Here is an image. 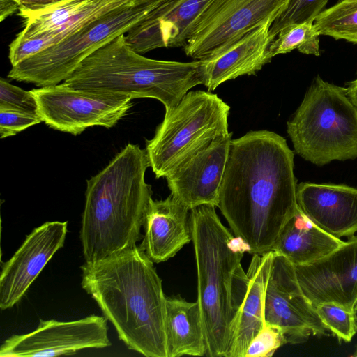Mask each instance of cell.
Returning a JSON list of instances; mask_svg holds the SVG:
<instances>
[{
  "instance_id": "cell-1",
  "label": "cell",
  "mask_w": 357,
  "mask_h": 357,
  "mask_svg": "<svg viewBox=\"0 0 357 357\" xmlns=\"http://www.w3.org/2000/svg\"><path fill=\"white\" fill-rule=\"evenodd\" d=\"M294 166L293 151L274 132L231 139L218 207L252 255L273 250L298 208Z\"/></svg>"
},
{
  "instance_id": "cell-2",
  "label": "cell",
  "mask_w": 357,
  "mask_h": 357,
  "mask_svg": "<svg viewBox=\"0 0 357 357\" xmlns=\"http://www.w3.org/2000/svg\"><path fill=\"white\" fill-rule=\"evenodd\" d=\"M82 287L127 347L146 357H168L166 299L153 261L136 245L81 266Z\"/></svg>"
},
{
  "instance_id": "cell-3",
  "label": "cell",
  "mask_w": 357,
  "mask_h": 357,
  "mask_svg": "<svg viewBox=\"0 0 357 357\" xmlns=\"http://www.w3.org/2000/svg\"><path fill=\"white\" fill-rule=\"evenodd\" d=\"M146 149L127 144L98 174L86 181L79 238L86 263L131 248L141 238L151 186Z\"/></svg>"
},
{
  "instance_id": "cell-4",
  "label": "cell",
  "mask_w": 357,
  "mask_h": 357,
  "mask_svg": "<svg viewBox=\"0 0 357 357\" xmlns=\"http://www.w3.org/2000/svg\"><path fill=\"white\" fill-rule=\"evenodd\" d=\"M197 273V303L211 357H226L248 284L241 260L248 248L223 225L213 205L190 210Z\"/></svg>"
},
{
  "instance_id": "cell-5",
  "label": "cell",
  "mask_w": 357,
  "mask_h": 357,
  "mask_svg": "<svg viewBox=\"0 0 357 357\" xmlns=\"http://www.w3.org/2000/svg\"><path fill=\"white\" fill-rule=\"evenodd\" d=\"M79 90L151 98L167 112L188 92L202 84L199 60L190 62L146 58L133 50L121 34L84 59L66 79Z\"/></svg>"
},
{
  "instance_id": "cell-6",
  "label": "cell",
  "mask_w": 357,
  "mask_h": 357,
  "mask_svg": "<svg viewBox=\"0 0 357 357\" xmlns=\"http://www.w3.org/2000/svg\"><path fill=\"white\" fill-rule=\"evenodd\" d=\"M296 153L317 165L357 158V107L347 89L314 79L287 122Z\"/></svg>"
},
{
  "instance_id": "cell-7",
  "label": "cell",
  "mask_w": 357,
  "mask_h": 357,
  "mask_svg": "<svg viewBox=\"0 0 357 357\" xmlns=\"http://www.w3.org/2000/svg\"><path fill=\"white\" fill-rule=\"evenodd\" d=\"M230 107L217 94L202 90L188 92L165 112L146 151L155 177L166 178L178 166L220 136L229 134Z\"/></svg>"
},
{
  "instance_id": "cell-8",
  "label": "cell",
  "mask_w": 357,
  "mask_h": 357,
  "mask_svg": "<svg viewBox=\"0 0 357 357\" xmlns=\"http://www.w3.org/2000/svg\"><path fill=\"white\" fill-rule=\"evenodd\" d=\"M162 0H130L96 17L59 43L27 58L12 68L8 77L38 86L59 84L91 54L126 34Z\"/></svg>"
},
{
  "instance_id": "cell-9",
  "label": "cell",
  "mask_w": 357,
  "mask_h": 357,
  "mask_svg": "<svg viewBox=\"0 0 357 357\" xmlns=\"http://www.w3.org/2000/svg\"><path fill=\"white\" fill-rule=\"evenodd\" d=\"M31 91L42 121L73 135L89 127H113L130 109L133 99L124 94L75 89L63 83Z\"/></svg>"
},
{
  "instance_id": "cell-10",
  "label": "cell",
  "mask_w": 357,
  "mask_h": 357,
  "mask_svg": "<svg viewBox=\"0 0 357 357\" xmlns=\"http://www.w3.org/2000/svg\"><path fill=\"white\" fill-rule=\"evenodd\" d=\"M286 0H210L197 16L183 50L195 60L220 52L245 33L273 22Z\"/></svg>"
},
{
  "instance_id": "cell-11",
  "label": "cell",
  "mask_w": 357,
  "mask_h": 357,
  "mask_svg": "<svg viewBox=\"0 0 357 357\" xmlns=\"http://www.w3.org/2000/svg\"><path fill=\"white\" fill-rule=\"evenodd\" d=\"M265 324L278 327L286 342L299 344L311 336H326L328 329L303 294L294 265L274 252L264 299Z\"/></svg>"
},
{
  "instance_id": "cell-12",
  "label": "cell",
  "mask_w": 357,
  "mask_h": 357,
  "mask_svg": "<svg viewBox=\"0 0 357 357\" xmlns=\"http://www.w3.org/2000/svg\"><path fill=\"white\" fill-rule=\"evenodd\" d=\"M110 345L105 317L91 314L70 321L40 319L32 332L6 339L0 347V356L73 355L82 349H102Z\"/></svg>"
},
{
  "instance_id": "cell-13",
  "label": "cell",
  "mask_w": 357,
  "mask_h": 357,
  "mask_svg": "<svg viewBox=\"0 0 357 357\" xmlns=\"http://www.w3.org/2000/svg\"><path fill=\"white\" fill-rule=\"evenodd\" d=\"M300 287L315 307L335 303L354 312L357 301V236L310 264L294 265Z\"/></svg>"
},
{
  "instance_id": "cell-14",
  "label": "cell",
  "mask_w": 357,
  "mask_h": 357,
  "mask_svg": "<svg viewBox=\"0 0 357 357\" xmlns=\"http://www.w3.org/2000/svg\"><path fill=\"white\" fill-rule=\"evenodd\" d=\"M67 222H46L26 236L21 246L2 266L0 308L13 307L24 296L48 261L64 244Z\"/></svg>"
},
{
  "instance_id": "cell-15",
  "label": "cell",
  "mask_w": 357,
  "mask_h": 357,
  "mask_svg": "<svg viewBox=\"0 0 357 357\" xmlns=\"http://www.w3.org/2000/svg\"><path fill=\"white\" fill-rule=\"evenodd\" d=\"M231 137V132L218 137L166 177L171 195L190 211L202 205L218 207Z\"/></svg>"
},
{
  "instance_id": "cell-16",
  "label": "cell",
  "mask_w": 357,
  "mask_h": 357,
  "mask_svg": "<svg viewBox=\"0 0 357 357\" xmlns=\"http://www.w3.org/2000/svg\"><path fill=\"white\" fill-rule=\"evenodd\" d=\"M209 1L162 0L125 34V40L141 54L160 47L183 48L197 16Z\"/></svg>"
},
{
  "instance_id": "cell-17",
  "label": "cell",
  "mask_w": 357,
  "mask_h": 357,
  "mask_svg": "<svg viewBox=\"0 0 357 357\" xmlns=\"http://www.w3.org/2000/svg\"><path fill=\"white\" fill-rule=\"evenodd\" d=\"M298 207L326 232L340 238L357 231V189L344 185L297 184Z\"/></svg>"
},
{
  "instance_id": "cell-18",
  "label": "cell",
  "mask_w": 357,
  "mask_h": 357,
  "mask_svg": "<svg viewBox=\"0 0 357 357\" xmlns=\"http://www.w3.org/2000/svg\"><path fill=\"white\" fill-rule=\"evenodd\" d=\"M268 21L245 33L215 54L199 60L202 84L213 91L220 84L242 75H254L271 60Z\"/></svg>"
},
{
  "instance_id": "cell-19",
  "label": "cell",
  "mask_w": 357,
  "mask_h": 357,
  "mask_svg": "<svg viewBox=\"0 0 357 357\" xmlns=\"http://www.w3.org/2000/svg\"><path fill=\"white\" fill-rule=\"evenodd\" d=\"M189 211L172 195L162 200L151 199L139 247L153 262L168 260L192 241Z\"/></svg>"
},
{
  "instance_id": "cell-20",
  "label": "cell",
  "mask_w": 357,
  "mask_h": 357,
  "mask_svg": "<svg viewBox=\"0 0 357 357\" xmlns=\"http://www.w3.org/2000/svg\"><path fill=\"white\" fill-rule=\"evenodd\" d=\"M129 1L61 0L38 8L20 6L18 15L24 20V29L17 37L29 38L52 31L63 35L66 38L90 20Z\"/></svg>"
},
{
  "instance_id": "cell-21",
  "label": "cell",
  "mask_w": 357,
  "mask_h": 357,
  "mask_svg": "<svg viewBox=\"0 0 357 357\" xmlns=\"http://www.w3.org/2000/svg\"><path fill=\"white\" fill-rule=\"evenodd\" d=\"M274 251L254 254L247 272V291L237 312L232 340L226 357H245L252 339L264 328L266 289Z\"/></svg>"
},
{
  "instance_id": "cell-22",
  "label": "cell",
  "mask_w": 357,
  "mask_h": 357,
  "mask_svg": "<svg viewBox=\"0 0 357 357\" xmlns=\"http://www.w3.org/2000/svg\"><path fill=\"white\" fill-rule=\"evenodd\" d=\"M344 242L318 227L298 207L282 228L273 251L294 265H304L326 257Z\"/></svg>"
},
{
  "instance_id": "cell-23",
  "label": "cell",
  "mask_w": 357,
  "mask_h": 357,
  "mask_svg": "<svg viewBox=\"0 0 357 357\" xmlns=\"http://www.w3.org/2000/svg\"><path fill=\"white\" fill-rule=\"evenodd\" d=\"M166 338L168 357L204 356L207 351L199 303L179 295L166 299Z\"/></svg>"
},
{
  "instance_id": "cell-24",
  "label": "cell",
  "mask_w": 357,
  "mask_h": 357,
  "mask_svg": "<svg viewBox=\"0 0 357 357\" xmlns=\"http://www.w3.org/2000/svg\"><path fill=\"white\" fill-rule=\"evenodd\" d=\"M319 35L357 44V0H339L314 21Z\"/></svg>"
},
{
  "instance_id": "cell-25",
  "label": "cell",
  "mask_w": 357,
  "mask_h": 357,
  "mask_svg": "<svg viewBox=\"0 0 357 357\" xmlns=\"http://www.w3.org/2000/svg\"><path fill=\"white\" fill-rule=\"evenodd\" d=\"M319 33L314 22H304L283 29L270 43L268 55L273 57L297 49L306 54L319 55Z\"/></svg>"
},
{
  "instance_id": "cell-26",
  "label": "cell",
  "mask_w": 357,
  "mask_h": 357,
  "mask_svg": "<svg viewBox=\"0 0 357 357\" xmlns=\"http://www.w3.org/2000/svg\"><path fill=\"white\" fill-rule=\"evenodd\" d=\"M328 0H286L273 22L269 35L271 42L284 28L304 22H314Z\"/></svg>"
},
{
  "instance_id": "cell-27",
  "label": "cell",
  "mask_w": 357,
  "mask_h": 357,
  "mask_svg": "<svg viewBox=\"0 0 357 357\" xmlns=\"http://www.w3.org/2000/svg\"><path fill=\"white\" fill-rule=\"evenodd\" d=\"M315 309L327 328L340 341L349 342L357 333V313L333 302L320 303Z\"/></svg>"
},
{
  "instance_id": "cell-28",
  "label": "cell",
  "mask_w": 357,
  "mask_h": 357,
  "mask_svg": "<svg viewBox=\"0 0 357 357\" xmlns=\"http://www.w3.org/2000/svg\"><path fill=\"white\" fill-rule=\"evenodd\" d=\"M0 109L38 114L36 101L31 91H24L6 79H0Z\"/></svg>"
},
{
  "instance_id": "cell-29",
  "label": "cell",
  "mask_w": 357,
  "mask_h": 357,
  "mask_svg": "<svg viewBox=\"0 0 357 357\" xmlns=\"http://www.w3.org/2000/svg\"><path fill=\"white\" fill-rule=\"evenodd\" d=\"M287 344L282 331L277 326L265 324L252 339L245 357H270L283 344Z\"/></svg>"
},
{
  "instance_id": "cell-30",
  "label": "cell",
  "mask_w": 357,
  "mask_h": 357,
  "mask_svg": "<svg viewBox=\"0 0 357 357\" xmlns=\"http://www.w3.org/2000/svg\"><path fill=\"white\" fill-rule=\"evenodd\" d=\"M42 122L38 115L14 110L0 109V137L13 136Z\"/></svg>"
},
{
  "instance_id": "cell-31",
  "label": "cell",
  "mask_w": 357,
  "mask_h": 357,
  "mask_svg": "<svg viewBox=\"0 0 357 357\" xmlns=\"http://www.w3.org/2000/svg\"><path fill=\"white\" fill-rule=\"evenodd\" d=\"M20 3L15 0H0V21L19 10Z\"/></svg>"
},
{
  "instance_id": "cell-32",
  "label": "cell",
  "mask_w": 357,
  "mask_h": 357,
  "mask_svg": "<svg viewBox=\"0 0 357 357\" xmlns=\"http://www.w3.org/2000/svg\"><path fill=\"white\" fill-rule=\"evenodd\" d=\"M17 1L20 6H23L27 8H38L46 6L51 3L61 1V0H15Z\"/></svg>"
},
{
  "instance_id": "cell-33",
  "label": "cell",
  "mask_w": 357,
  "mask_h": 357,
  "mask_svg": "<svg viewBox=\"0 0 357 357\" xmlns=\"http://www.w3.org/2000/svg\"><path fill=\"white\" fill-rule=\"evenodd\" d=\"M347 93L354 103V105L357 107V78L352 82H350L348 84Z\"/></svg>"
},
{
  "instance_id": "cell-34",
  "label": "cell",
  "mask_w": 357,
  "mask_h": 357,
  "mask_svg": "<svg viewBox=\"0 0 357 357\" xmlns=\"http://www.w3.org/2000/svg\"><path fill=\"white\" fill-rule=\"evenodd\" d=\"M351 356L357 357V344L356 345L355 349H354L353 354H351Z\"/></svg>"
},
{
  "instance_id": "cell-35",
  "label": "cell",
  "mask_w": 357,
  "mask_h": 357,
  "mask_svg": "<svg viewBox=\"0 0 357 357\" xmlns=\"http://www.w3.org/2000/svg\"><path fill=\"white\" fill-rule=\"evenodd\" d=\"M354 312L356 313H357V301H356V303L355 307H354Z\"/></svg>"
}]
</instances>
